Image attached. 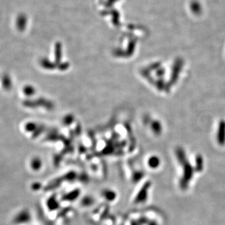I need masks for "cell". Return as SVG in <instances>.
<instances>
[{
    "label": "cell",
    "instance_id": "cell-1",
    "mask_svg": "<svg viewBox=\"0 0 225 225\" xmlns=\"http://www.w3.org/2000/svg\"><path fill=\"white\" fill-rule=\"evenodd\" d=\"M26 21H27V19H26V18L25 16L21 15L20 16H19V18H18V21H17V25L19 30L24 29V28L26 25Z\"/></svg>",
    "mask_w": 225,
    "mask_h": 225
},
{
    "label": "cell",
    "instance_id": "cell-2",
    "mask_svg": "<svg viewBox=\"0 0 225 225\" xmlns=\"http://www.w3.org/2000/svg\"><path fill=\"white\" fill-rule=\"evenodd\" d=\"M24 93L27 95H31L34 93V89L31 86H26L24 88Z\"/></svg>",
    "mask_w": 225,
    "mask_h": 225
}]
</instances>
